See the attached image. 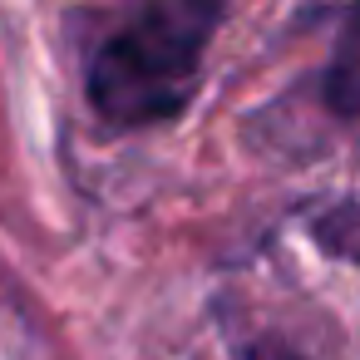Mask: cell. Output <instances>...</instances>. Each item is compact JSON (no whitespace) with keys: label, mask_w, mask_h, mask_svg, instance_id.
Masks as SVG:
<instances>
[{"label":"cell","mask_w":360,"mask_h":360,"mask_svg":"<svg viewBox=\"0 0 360 360\" xmlns=\"http://www.w3.org/2000/svg\"><path fill=\"white\" fill-rule=\"evenodd\" d=\"M345 50H360V0L350 11V25H345Z\"/></svg>","instance_id":"4"},{"label":"cell","mask_w":360,"mask_h":360,"mask_svg":"<svg viewBox=\"0 0 360 360\" xmlns=\"http://www.w3.org/2000/svg\"><path fill=\"white\" fill-rule=\"evenodd\" d=\"M247 360H306V355H301L296 345L266 335V340H252V345H247Z\"/></svg>","instance_id":"3"},{"label":"cell","mask_w":360,"mask_h":360,"mask_svg":"<svg viewBox=\"0 0 360 360\" xmlns=\"http://www.w3.org/2000/svg\"><path fill=\"white\" fill-rule=\"evenodd\" d=\"M222 25V0H139L89 60V104L114 129L178 119Z\"/></svg>","instance_id":"1"},{"label":"cell","mask_w":360,"mask_h":360,"mask_svg":"<svg viewBox=\"0 0 360 360\" xmlns=\"http://www.w3.org/2000/svg\"><path fill=\"white\" fill-rule=\"evenodd\" d=\"M326 104L345 119H360V55L340 50V60L326 75Z\"/></svg>","instance_id":"2"}]
</instances>
